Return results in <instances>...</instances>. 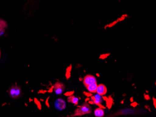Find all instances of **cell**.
Wrapping results in <instances>:
<instances>
[{"instance_id": "9c48e42d", "label": "cell", "mask_w": 156, "mask_h": 117, "mask_svg": "<svg viewBox=\"0 0 156 117\" xmlns=\"http://www.w3.org/2000/svg\"><path fill=\"white\" fill-rule=\"evenodd\" d=\"M107 92V88L105 85L103 84H98L96 93L102 96H104L106 95Z\"/></svg>"}, {"instance_id": "7a4b0ae2", "label": "cell", "mask_w": 156, "mask_h": 117, "mask_svg": "<svg viewBox=\"0 0 156 117\" xmlns=\"http://www.w3.org/2000/svg\"><path fill=\"white\" fill-rule=\"evenodd\" d=\"M92 112V109L88 103H85L81 106L76 109L74 112V116H80L89 114Z\"/></svg>"}, {"instance_id": "6da1fadb", "label": "cell", "mask_w": 156, "mask_h": 117, "mask_svg": "<svg viewBox=\"0 0 156 117\" xmlns=\"http://www.w3.org/2000/svg\"><path fill=\"white\" fill-rule=\"evenodd\" d=\"M41 0H27L24 4L23 10L29 14L35 12L38 9Z\"/></svg>"}, {"instance_id": "8fae6325", "label": "cell", "mask_w": 156, "mask_h": 117, "mask_svg": "<svg viewBox=\"0 0 156 117\" xmlns=\"http://www.w3.org/2000/svg\"><path fill=\"white\" fill-rule=\"evenodd\" d=\"M79 98L73 95H70L67 98V101L69 103H72L74 105H77L79 102Z\"/></svg>"}, {"instance_id": "ba28073f", "label": "cell", "mask_w": 156, "mask_h": 117, "mask_svg": "<svg viewBox=\"0 0 156 117\" xmlns=\"http://www.w3.org/2000/svg\"><path fill=\"white\" fill-rule=\"evenodd\" d=\"M8 27V24L7 22L3 19L0 18V36L5 34Z\"/></svg>"}, {"instance_id": "5b68a950", "label": "cell", "mask_w": 156, "mask_h": 117, "mask_svg": "<svg viewBox=\"0 0 156 117\" xmlns=\"http://www.w3.org/2000/svg\"><path fill=\"white\" fill-rule=\"evenodd\" d=\"M65 90V86L64 84L61 82H57L53 85V91L56 95H61Z\"/></svg>"}, {"instance_id": "4fadbf2b", "label": "cell", "mask_w": 156, "mask_h": 117, "mask_svg": "<svg viewBox=\"0 0 156 117\" xmlns=\"http://www.w3.org/2000/svg\"><path fill=\"white\" fill-rule=\"evenodd\" d=\"M1 49H0V57H1Z\"/></svg>"}, {"instance_id": "30bf717a", "label": "cell", "mask_w": 156, "mask_h": 117, "mask_svg": "<svg viewBox=\"0 0 156 117\" xmlns=\"http://www.w3.org/2000/svg\"><path fill=\"white\" fill-rule=\"evenodd\" d=\"M105 115V112L102 107L99 106L94 110V115L96 117H102Z\"/></svg>"}, {"instance_id": "277c9868", "label": "cell", "mask_w": 156, "mask_h": 117, "mask_svg": "<svg viewBox=\"0 0 156 117\" xmlns=\"http://www.w3.org/2000/svg\"><path fill=\"white\" fill-rule=\"evenodd\" d=\"M9 96L13 98H18L21 96L22 90L19 86L14 85L9 89Z\"/></svg>"}, {"instance_id": "52a82bcc", "label": "cell", "mask_w": 156, "mask_h": 117, "mask_svg": "<svg viewBox=\"0 0 156 117\" xmlns=\"http://www.w3.org/2000/svg\"><path fill=\"white\" fill-rule=\"evenodd\" d=\"M83 84L86 87L89 84L97 83V80L95 77L91 75H87L84 77L83 80Z\"/></svg>"}, {"instance_id": "8992f818", "label": "cell", "mask_w": 156, "mask_h": 117, "mask_svg": "<svg viewBox=\"0 0 156 117\" xmlns=\"http://www.w3.org/2000/svg\"><path fill=\"white\" fill-rule=\"evenodd\" d=\"M54 106L57 110L59 111H62L66 108V104L65 100L62 98H58L55 101Z\"/></svg>"}, {"instance_id": "3957f363", "label": "cell", "mask_w": 156, "mask_h": 117, "mask_svg": "<svg viewBox=\"0 0 156 117\" xmlns=\"http://www.w3.org/2000/svg\"><path fill=\"white\" fill-rule=\"evenodd\" d=\"M94 94L92 95L90 97V102L93 104L101 107L105 101V98L103 97V96L100 95L97 93H94Z\"/></svg>"}, {"instance_id": "7c38bea8", "label": "cell", "mask_w": 156, "mask_h": 117, "mask_svg": "<svg viewBox=\"0 0 156 117\" xmlns=\"http://www.w3.org/2000/svg\"><path fill=\"white\" fill-rule=\"evenodd\" d=\"M97 86H98V84H97V83H95L89 84L86 87L87 90L90 93H96Z\"/></svg>"}]
</instances>
